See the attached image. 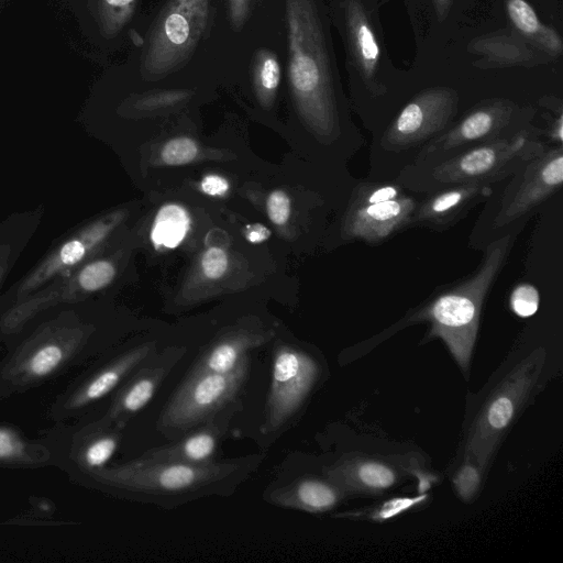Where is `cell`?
<instances>
[{
    "label": "cell",
    "mask_w": 563,
    "mask_h": 563,
    "mask_svg": "<svg viewBox=\"0 0 563 563\" xmlns=\"http://www.w3.org/2000/svg\"><path fill=\"white\" fill-rule=\"evenodd\" d=\"M263 457L253 454L205 464L137 457L106 466L89 476L119 496L170 508L201 497L232 494L260 466Z\"/></svg>",
    "instance_id": "obj_1"
},
{
    "label": "cell",
    "mask_w": 563,
    "mask_h": 563,
    "mask_svg": "<svg viewBox=\"0 0 563 563\" xmlns=\"http://www.w3.org/2000/svg\"><path fill=\"white\" fill-rule=\"evenodd\" d=\"M514 239L506 234L490 242L476 271L432 296L408 318L410 322H429L430 336L441 338L464 371L476 339L482 305L506 263Z\"/></svg>",
    "instance_id": "obj_2"
},
{
    "label": "cell",
    "mask_w": 563,
    "mask_h": 563,
    "mask_svg": "<svg viewBox=\"0 0 563 563\" xmlns=\"http://www.w3.org/2000/svg\"><path fill=\"white\" fill-rule=\"evenodd\" d=\"M548 146L527 130L471 146L440 162L406 167L398 184L430 192L463 184L494 185L515 175Z\"/></svg>",
    "instance_id": "obj_3"
},
{
    "label": "cell",
    "mask_w": 563,
    "mask_h": 563,
    "mask_svg": "<svg viewBox=\"0 0 563 563\" xmlns=\"http://www.w3.org/2000/svg\"><path fill=\"white\" fill-rule=\"evenodd\" d=\"M218 0H168L141 46L139 70L147 78L177 75L198 55L213 23Z\"/></svg>",
    "instance_id": "obj_4"
},
{
    "label": "cell",
    "mask_w": 563,
    "mask_h": 563,
    "mask_svg": "<svg viewBox=\"0 0 563 563\" xmlns=\"http://www.w3.org/2000/svg\"><path fill=\"white\" fill-rule=\"evenodd\" d=\"M77 302L59 305L15 350L0 371L12 388L38 384L64 368L85 346L90 327L80 319Z\"/></svg>",
    "instance_id": "obj_5"
},
{
    "label": "cell",
    "mask_w": 563,
    "mask_h": 563,
    "mask_svg": "<svg viewBox=\"0 0 563 563\" xmlns=\"http://www.w3.org/2000/svg\"><path fill=\"white\" fill-rule=\"evenodd\" d=\"M249 356L230 373L192 372L162 411L157 429L165 435L186 433L233 405L249 374Z\"/></svg>",
    "instance_id": "obj_6"
},
{
    "label": "cell",
    "mask_w": 563,
    "mask_h": 563,
    "mask_svg": "<svg viewBox=\"0 0 563 563\" xmlns=\"http://www.w3.org/2000/svg\"><path fill=\"white\" fill-rule=\"evenodd\" d=\"M545 351L540 347L518 363L490 396L475 420L466 443V457L483 468L496 445L534 388Z\"/></svg>",
    "instance_id": "obj_7"
},
{
    "label": "cell",
    "mask_w": 563,
    "mask_h": 563,
    "mask_svg": "<svg viewBox=\"0 0 563 563\" xmlns=\"http://www.w3.org/2000/svg\"><path fill=\"white\" fill-rule=\"evenodd\" d=\"M115 275L117 267L111 258L92 257L7 306L0 316V331L4 334L21 332L27 323L47 309L84 301L104 289L113 282Z\"/></svg>",
    "instance_id": "obj_8"
},
{
    "label": "cell",
    "mask_w": 563,
    "mask_h": 563,
    "mask_svg": "<svg viewBox=\"0 0 563 563\" xmlns=\"http://www.w3.org/2000/svg\"><path fill=\"white\" fill-rule=\"evenodd\" d=\"M115 223L114 217H108L89 222L65 235L32 269L2 295L0 299L2 307L5 308L88 262Z\"/></svg>",
    "instance_id": "obj_9"
},
{
    "label": "cell",
    "mask_w": 563,
    "mask_h": 563,
    "mask_svg": "<svg viewBox=\"0 0 563 563\" xmlns=\"http://www.w3.org/2000/svg\"><path fill=\"white\" fill-rule=\"evenodd\" d=\"M318 373L317 363L308 354L287 345L275 349L264 434L274 433L290 421L312 389Z\"/></svg>",
    "instance_id": "obj_10"
},
{
    "label": "cell",
    "mask_w": 563,
    "mask_h": 563,
    "mask_svg": "<svg viewBox=\"0 0 563 563\" xmlns=\"http://www.w3.org/2000/svg\"><path fill=\"white\" fill-rule=\"evenodd\" d=\"M562 183L563 147H547L511 176L500 198L495 227L526 216L559 191Z\"/></svg>",
    "instance_id": "obj_11"
},
{
    "label": "cell",
    "mask_w": 563,
    "mask_h": 563,
    "mask_svg": "<svg viewBox=\"0 0 563 563\" xmlns=\"http://www.w3.org/2000/svg\"><path fill=\"white\" fill-rule=\"evenodd\" d=\"M183 352L169 349L150 356L124 380L111 406L99 422L123 429L154 397L162 382L181 358Z\"/></svg>",
    "instance_id": "obj_12"
},
{
    "label": "cell",
    "mask_w": 563,
    "mask_h": 563,
    "mask_svg": "<svg viewBox=\"0 0 563 563\" xmlns=\"http://www.w3.org/2000/svg\"><path fill=\"white\" fill-rule=\"evenodd\" d=\"M418 202L413 197L404 194L383 202L349 205L343 233L346 239L361 240L368 244L382 243L401 229L411 225Z\"/></svg>",
    "instance_id": "obj_13"
},
{
    "label": "cell",
    "mask_w": 563,
    "mask_h": 563,
    "mask_svg": "<svg viewBox=\"0 0 563 563\" xmlns=\"http://www.w3.org/2000/svg\"><path fill=\"white\" fill-rule=\"evenodd\" d=\"M506 125L505 113L495 110H477L455 128L424 143L413 164L440 162L471 146L510 135L503 134Z\"/></svg>",
    "instance_id": "obj_14"
},
{
    "label": "cell",
    "mask_w": 563,
    "mask_h": 563,
    "mask_svg": "<svg viewBox=\"0 0 563 563\" xmlns=\"http://www.w3.org/2000/svg\"><path fill=\"white\" fill-rule=\"evenodd\" d=\"M412 216L411 225L445 231L493 194V185L463 184L428 192Z\"/></svg>",
    "instance_id": "obj_15"
},
{
    "label": "cell",
    "mask_w": 563,
    "mask_h": 563,
    "mask_svg": "<svg viewBox=\"0 0 563 563\" xmlns=\"http://www.w3.org/2000/svg\"><path fill=\"white\" fill-rule=\"evenodd\" d=\"M152 351L153 345L145 344L117 356L74 388L64 400L63 408L78 411L106 397L128 379L152 355Z\"/></svg>",
    "instance_id": "obj_16"
},
{
    "label": "cell",
    "mask_w": 563,
    "mask_h": 563,
    "mask_svg": "<svg viewBox=\"0 0 563 563\" xmlns=\"http://www.w3.org/2000/svg\"><path fill=\"white\" fill-rule=\"evenodd\" d=\"M232 412L219 413L208 422L184 433L178 441L151 449L140 457L151 461H173L205 464L214 461Z\"/></svg>",
    "instance_id": "obj_17"
},
{
    "label": "cell",
    "mask_w": 563,
    "mask_h": 563,
    "mask_svg": "<svg viewBox=\"0 0 563 563\" xmlns=\"http://www.w3.org/2000/svg\"><path fill=\"white\" fill-rule=\"evenodd\" d=\"M446 115L440 106L411 102L402 109L380 143L396 152L423 144L444 126Z\"/></svg>",
    "instance_id": "obj_18"
},
{
    "label": "cell",
    "mask_w": 563,
    "mask_h": 563,
    "mask_svg": "<svg viewBox=\"0 0 563 563\" xmlns=\"http://www.w3.org/2000/svg\"><path fill=\"white\" fill-rule=\"evenodd\" d=\"M266 499L283 508L323 512L338 504L340 492L333 482L305 477L274 488L267 494Z\"/></svg>",
    "instance_id": "obj_19"
},
{
    "label": "cell",
    "mask_w": 563,
    "mask_h": 563,
    "mask_svg": "<svg viewBox=\"0 0 563 563\" xmlns=\"http://www.w3.org/2000/svg\"><path fill=\"white\" fill-rule=\"evenodd\" d=\"M122 429L99 421L84 430L75 441L73 456L87 475L107 466L121 441Z\"/></svg>",
    "instance_id": "obj_20"
},
{
    "label": "cell",
    "mask_w": 563,
    "mask_h": 563,
    "mask_svg": "<svg viewBox=\"0 0 563 563\" xmlns=\"http://www.w3.org/2000/svg\"><path fill=\"white\" fill-rule=\"evenodd\" d=\"M264 341L262 335L244 332L224 336L207 347L191 371L230 373L247 357L249 351Z\"/></svg>",
    "instance_id": "obj_21"
},
{
    "label": "cell",
    "mask_w": 563,
    "mask_h": 563,
    "mask_svg": "<svg viewBox=\"0 0 563 563\" xmlns=\"http://www.w3.org/2000/svg\"><path fill=\"white\" fill-rule=\"evenodd\" d=\"M35 213L18 214L0 223V289L35 232Z\"/></svg>",
    "instance_id": "obj_22"
},
{
    "label": "cell",
    "mask_w": 563,
    "mask_h": 563,
    "mask_svg": "<svg viewBox=\"0 0 563 563\" xmlns=\"http://www.w3.org/2000/svg\"><path fill=\"white\" fill-rule=\"evenodd\" d=\"M49 452L30 442L18 430L0 426V465L37 466L47 463Z\"/></svg>",
    "instance_id": "obj_23"
},
{
    "label": "cell",
    "mask_w": 563,
    "mask_h": 563,
    "mask_svg": "<svg viewBox=\"0 0 563 563\" xmlns=\"http://www.w3.org/2000/svg\"><path fill=\"white\" fill-rule=\"evenodd\" d=\"M330 478L332 482L346 483L352 481V484L369 490H383L396 481V473L391 467L375 461H365L357 465L338 466L330 471Z\"/></svg>",
    "instance_id": "obj_24"
},
{
    "label": "cell",
    "mask_w": 563,
    "mask_h": 563,
    "mask_svg": "<svg viewBox=\"0 0 563 563\" xmlns=\"http://www.w3.org/2000/svg\"><path fill=\"white\" fill-rule=\"evenodd\" d=\"M189 229V217L185 209L177 205H166L157 213L152 240L157 245L176 247Z\"/></svg>",
    "instance_id": "obj_25"
},
{
    "label": "cell",
    "mask_w": 563,
    "mask_h": 563,
    "mask_svg": "<svg viewBox=\"0 0 563 563\" xmlns=\"http://www.w3.org/2000/svg\"><path fill=\"white\" fill-rule=\"evenodd\" d=\"M137 0H98V14L103 33H119L132 19Z\"/></svg>",
    "instance_id": "obj_26"
},
{
    "label": "cell",
    "mask_w": 563,
    "mask_h": 563,
    "mask_svg": "<svg viewBox=\"0 0 563 563\" xmlns=\"http://www.w3.org/2000/svg\"><path fill=\"white\" fill-rule=\"evenodd\" d=\"M404 195L398 183L361 181L356 185L349 205H371L398 198Z\"/></svg>",
    "instance_id": "obj_27"
},
{
    "label": "cell",
    "mask_w": 563,
    "mask_h": 563,
    "mask_svg": "<svg viewBox=\"0 0 563 563\" xmlns=\"http://www.w3.org/2000/svg\"><path fill=\"white\" fill-rule=\"evenodd\" d=\"M197 153L198 146L194 140L176 137L165 144L161 156L167 165H184L191 162Z\"/></svg>",
    "instance_id": "obj_28"
},
{
    "label": "cell",
    "mask_w": 563,
    "mask_h": 563,
    "mask_svg": "<svg viewBox=\"0 0 563 563\" xmlns=\"http://www.w3.org/2000/svg\"><path fill=\"white\" fill-rule=\"evenodd\" d=\"M509 302L517 316L527 318L534 314L539 308V292L531 284L522 283L512 289Z\"/></svg>",
    "instance_id": "obj_29"
},
{
    "label": "cell",
    "mask_w": 563,
    "mask_h": 563,
    "mask_svg": "<svg viewBox=\"0 0 563 563\" xmlns=\"http://www.w3.org/2000/svg\"><path fill=\"white\" fill-rule=\"evenodd\" d=\"M508 11L516 26L526 33H533L539 29V20L532 8L523 0H510Z\"/></svg>",
    "instance_id": "obj_30"
},
{
    "label": "cell",
    "mask_w": 563,
    "mask_h": 563,
    "mask_svg": "<svg viewBox=\"0 0 563 563\" xmlns=\"http://www.w3.org/2000/svg\"><path fill=\"white\" fill-rule=\"evenodd\" d=\"M427 495L415 497H395L382 504L372 515L374 520H387L394 518L407 509L420 504Z\"/></svg>",
    "instance_id": "obj_31"
},
{
    "label": "cell",
    "mask_w": 563,
    "mask_h": 563,
    "mask_svg": "<svg viewBox=\"0 0 563 563\" xmlns=\"http://www.w3.org/2000/svg\"><path fill=\"white\" fill-rule=\"evenodd\" d=\"M477 467L474 464H465L454 478L457 493L464 500H470L477 492L481 482Z\"/></svg>",
    "instance_id": "obj_32"
},
{
    "label": "cell",
    "mask_w": 563,
    "mask_h": 563,
    "mask_svg": "<svg viewBox=\"0 0 563 563\" xmlns=\"http://www.w3.org/2000/svg\"><path fill=\"white\" fill-rule=\"evenodd\" d=\"M267 212L275 224H285L290 213L289 197L282 190L273 191L267 199Z\"/></svg>",
    "instance_id": "obj_33"
},
{
    "label": "cell",
    "mask_w": 563,
    "mask_h": 563,
    "mask_svg": "<svg viewBox=\"0 0 563 563\" xmlns=\"http://www.w3.org/2000/svg\"><path fill=\"white\" fill-rule=\"evenodd\" d=\"M201 264L207 277L211 279L219 278L227 269V254L219 247H211L205 252Z\"/></svg>",
    "instance_id": "obj_34"
},
{
    "label": "cell",
    "mask_w": 563,
    "mask_h": 563,
    "mask_svg": "<svg viewBox=\"0 0 563 563\" xmlns=\"http://www.w3.org/2000/svg\"><path fill=\"white\" fill-rule=\"evenodd\" d=\"M358 42L363 57L367 60H375L378 56V47L372 31L366 25L360 27Z\"/></svg>",
    "instance_id": "obj_35"
},
{
    "label": "cell",
    "mask_w": 563,
    "mask_h": 563,
    "mask_svg": "<svg viewBox=\"0 0 563 563\" xmlns=\"http://www.w3.org/2000/svg\"><path fill=\"white\" fill-rule=\"evenodd\" d=\"M202 190L211 196H222L227 192L228 181L218 175H208L201 181Z\"/></svg>",
    "instance_id": "obj_36"
},
{
    "label": "cell",
    "mask_w": 563,
    "mask_h": 563,
    "mask_svg": "<svg viewBox=\"0 0 563 563\" xmlns=\"http://www.w3.org/2000/svg\"><path fill=\"white\" fill-rule=\"evenodd\" d=\"M269 235L271 231L262 224L256 223L247 227L246 238L253 243L262 242L268 239Z\"/></svg>",
    "instance_id": "obj_37"
}]
</instances>
